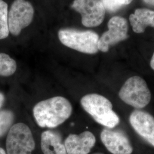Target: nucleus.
<instances>
[{"label": "nucleus", "instance_id": "nucleus-12", "mask_svg": "<svg viewBox=\"0 0 154 154\" xmlns=\"http://www.w3.org/2000/svg\"><path fill=\"white\" fill-rule=\"evenodd\" d=\"M41 148L44 154H67L61 134L53 130L42 133Z\"/></svg>", "mask_w": 154, "mask_h": 154}, {"label": "nucleus", "instance_id": "nucleus-18", "mask_svg": "<svg viewBox=\"0 0 154 154\" xmlns=\"http://www.w3.org/2000/svg\"><path fill=\"white\" fill-rule=\"evenodd\" d=\"M133 0H117V1L119 2V4L122 6L127 5L130 4Z\"/></svg>", "mask_w": 154, "mask_h": 154}, {"label": "nucleus", "instance_id": "nucleus-4", "mask_svg": "<svg viewBox=\"0 0 154 154\" xmlns=\"http://www.w3.org/2000/svg\"><path fill=\"white\" fill-rule=\"evenodd\" d=\"M58 38L62 44L83 53L93 54L99 51V36L92 31L63 29L59 31Z\"/></svg>", "mask_w": 154, "mask_h": 154}, {"label": "nucleus", "instance_id": "nucleus-21", "mask_svg": "<svg viewBox=\"0 0 154 154\" xmlns=\"http://www.w3.org/2000/svg\"><path fill=\"white\" fill-rule=\"evenodd\" d=\"M150 66H151V69L154 70V52L153 55L152 56L151 61H150Z\"/></svg>", "mask_w": 154, "mask_h": 154}, {"label": "nucleus", "instance_id": "nucleus-8", "mask_svg": "<svg viewBox=\"0 0 154 154\" xmlns=\"http://www.w3.org/2000/svg\"><path fill=\"white\" fill-rule=\"evenodd\" d=\"M108 30L103 33L98 40V50L107 52L110 47L126 39L128 35V24L123 17H112L108 22Z\"/></svg>", "mask_w": 154, "mask_h": 154}, {"label": "nucleus", "instance_id": "nucleus-9", "mask_svg": "<svg viewBox=\"0 0 154 154\" xmlns=\"http://www.w3.org/2000/svg\"><path fill=\"white\" fill-rule=\"evenodd\" d=\"M100 140L112 154H132L133 147L126 133L121 129L106 128L100 133Z\"/></svg>", "mask_w": 154, "mask_h": 154}, {"label": "nucleus", "instance_id": "nucleus-14", "mask_svg": "<svg viewBox=\"0 0 154 154\" xmlns=\"http://www.w3.org/2000/svg\"><path fill=\"white\" fill-rule=\"evenodd\" d=\"M16 70V62L5 53H0V76H11Z\"/></svg>", "mask_w": 154, "mask_h": 154}, {"label": "nucleus", "instance_id": "nucleus-15", "mask_svg": "<svg viewBox=\"0 0 154 154\" xmlns=\"http://www.w3.org/2000/svg\"><path fill=\"white\" fill-rule=\"evenodd\" d=\"M8 16V4L4 1L0 0V39L7 38L9 34Z\"/></svg>", "mask_w": 154, "mask_h": 154}, {"label": "nucleus", "instance_id": "nucleus-5", "mask_svg": "<svg viewBox=\"0 0 154 154\" xmlns=\"http://www.w3.org/2000/svg\"><path fill=\"white\" fill-rule=\"evenodd\" d=\"M35 147L33 134L28 125L17 123L11 126L6 140L7 154H32Z\"/></svg>", "mask_w": 154, "mask_h": 154}, {"label": "nucleus", "instance_id": "nucleus-1", "mask_svg": "<svg viewBox=\"0 0 154 154\" xmlns=\"http://www.w3.org/2000/svg\"><path fill=\"white\" fill-rule=\"evenodd\" d=\"M72 107L68 99L57 96L42 100L33 107V116L39 126L53 128L63 123L72 116Z\"/></svg>", "mask_w": 154, "mask_h": 154}, {"label": "nucleus", "instance_id": "nucleus-16", "mask_svg": "<svg viewBox=\"0 0 154 154\" xmlns=\"http://www.w3.org/2000/svg\"><path fill=\"white\" fill-rule=\"evenodd\" d=\"M14 121V114L11 110L0 111V137L9 132Z\"/></svg>", "mask_w": 154, "mask_h": 154}, {"label": "nucleus", "instance_id": "nucleus-11", "mask_svg": "<svg viewBox=\"0 0 154 154\" xmlns=\"http://www.w3.org/2000/svg\"><path fill=\"white\" fill-rule=\"evenodd\" d=\"M67 154H88L96 143L93 134L85 131L79 134H71L64 141Z\"/></svg>", "mask_w": 154, "mask_h": 154}, {"label": "nucleus", "instance_id": "nucleus-23", "mask_svg": "<svg viewBox=\"0 0 154 154\" xmlns=\"http://www.w3.org/2000/svg\"><path fill=\"white\" fill-rule=\"evenodd\" d=\"M102 154V153H95V154Z\"/></svg>", "mask_w": 154, "mask_h": 154}, {"label": "nucleus", "instance_id": "nucleus-22", "mask_svg": "<svg viewBox=\"0 0 154 154\" xmlns=\"http://www.w3.org/2000/svg\"><path fill=\"white\" fill-rule=\"evenodd\" d=\"M0 154H7L5 149L1 147H0Z\"/></svg>", "mask_w": 154, "mask_h": 154}, {"label": "nucleus", "instance_id": "nucleus-7", "mask_svg": "<svg viewBox=\"0 0 154 154\" xmlns=\"http://www.w3.org/2000/svg\"><path fill=\"white\" fill-rule=\"evenodd\" d=\"M72 7L81 14L86 27L98 26L104 20L106 10L100 0H75Z\"/></svg>", "mask_w": 154, "mask_h": 154}, {"label": "nucleus", "instance_id": "nucleus-17", "mask_svg": "<svg viewBox=\"0 0 154 154\" xmlns=\"http://www.w3.org/2000/svg\"><path fill=\"white\" fill-rule=\"evenodd\" d=\"M105 8V10L114 12L119 10L123 6L119 4L117 0H100Z\"/></svg>", "mask_w": 154, "mask_h": 154}, {"label": "nucleus", "instance_id": "nucleus-3", "mask_svg": "<svg viewBox=\"0 0 154 154\" xmlns=\"http://www.w3.org/2000/svg\"><path fill=\"white\" fill-rule=\"evenodd\" d=\"M118 95L124 103L137 110L146 107L151 99V94L147 83L139 76H133L127 79Z\"/></svg>", "mask_w": 154, "mask_h": 154}, {"label": "nucleus", "instance_id": "nucleus-13", "mask_svg": "<svg viewBox=\"0 0 154 154\" xmlns=\"http://www.w3.org/2000/svg\"><path fill=\"white\" fill-rule=\"evenodd\" d=\"M129 20L135 33H143L147 26L154 28V11L138 9L130 16Z\"/></svg>", "mask_w": 154, "mask_h": 154}, {"label": "nucleus", "instance_id": "nucleus-6", "mask_svg": "<svg viewBox=\"0 0 154 154\" xmlns=\"http://www.w3.org/2000/svg\"><path fill=\"white\" fill-rule=\"evenodd\" d=\"M34 9L26 0H15L8 11V22L9 33L18 35L22 29L28 27L32 22Z\"/></svg>", "mask_w": 154, "mask_h": 154}, {"label": "nucleus", "instance_id": "nucleus-10", "mask_svg": "<svg viewBox=\"0 0 154 154\" xmlns=\"http://www.w3.org/2000/svg\"><path fill=\"white\" fill-rule=\"evenodd\" d=\"M131 126L138 135L154 147V117L143 110L133 111L129 116Z\"/></svg>", "mask_w": 154, "mask_h": 154}, {"label": "nucleus", "instance_id": "nucleus-19", "mask_svg": "<svg viewBox=\"0 0 154 154\" xmlns=\"http://www.w3.org/2000/svg\"><path fill=\"white\" fill-rule=\"evenodd\" d=\"M5 98L4 95L2 93H0V109L4 104V103L5 102Z\"/></svg>", "mask_w": 154, "mask_h": 154}, {"label": "nucleus", "instance_id": "nucleus-20", "mask_svg": "<svg viewBox=\"0 0 154 154\" xmlns=\"http://www.w3.org/2000/svg\"><path fill=\"white\" fill-rule=\"evenodd\" d=\"M143 1L149 5L154 6V0H143Z\"/></svg>", "mask_w": 154, "mask_h": 154}, {"label": "nucleus", "instance_id": "nucleus-2", "mask_svg": "<svg viewBox=\"0 0 154 154\" xmlns=\"http://www.w3.org/2000/svg\"><path fill=\"white\" fill-rule=\"evenodd\" d=\"M81 104L94 120L106 128H113L118 125L120 118L112 110L110 100L98 94H88L81 99Z\"/></svg>", "mask_w": 154, "mask_h": 154}]
</instances>
